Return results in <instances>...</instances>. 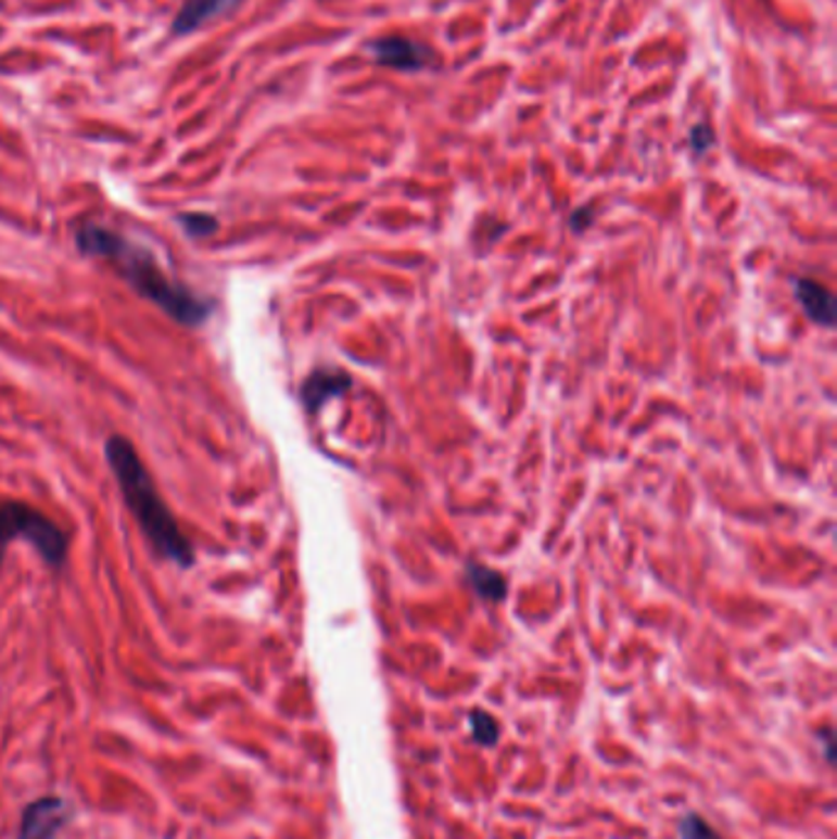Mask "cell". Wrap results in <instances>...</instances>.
<instances>
[{"label": "cell", "mask_w": 837, "mask_h": 839, "mask_svg": "<svg viewBox=\"0 0 837 839\" xmlns=\"http://www.w3.org/2000/svg\"><path fill=\"white\" fill-rule=\"evenodd\" d=\"M79 253L89 258L106 260L140 297L150 300L163 313L182 327H200L214 313V305L173 280L157 258L140 243L106 229L101 224H81L74 233Z\"/></svg>", "instance_id": "cell-1"}, {"label": "cell", "mask_w": 837, "mask_h": 839, "mask_svg": "<svg viewBox=\"0 0 837 839\" xmlns=\"http://www.w3.org/2000/svg\"><path fill=\"white\" fill-rule=\"evenodd\" d=\"M106 459L111 471H114L121 494H124L128 511L134 513L136 523L143 531L145 541L153 545V550L163 560L177 564V568H192L194 548L180 531L163 496H160L153 476L145 469L143 459L138 457L136 447L121 435L109 437Z\"/></svg>", "instance_id": "cell-2"}, {"label": "cell", "mask_w": 837, "mask_h": 839, "mask_svg": "<svg viewBox=\"0 0 837 839\" xmlns=\"http://www.w3.org/2000/svg\"><path fill=\"white\" fill-rule=\"evenodd\" d=\"M15 537H23L40 552V558L50 568H62L69 552V537L58 523H52L45 513L35 511L33 506L21 501L0 504V562Z\"/></svg>", "instance_id": "cell-3"}, {"label": "cell", "mask_w": 837, "mask_h": 839, "mask_svg": "<svg viewBox=\"0 0 837 839\" xmlns=\"http://www.w3.org/2000/svg\"><path fill=\"white\" fill-rule=\"evenodd\" d=\"M69 808L62 798H40L27 805L21 823V839H54L67 825Z\"/></svg>", "instance_id": "cell-4"}, {"label": "cell", "mask_w": 837, "mask_h": 839, "mask_svg": "<svg viewBox=\"0 0 837 839\" xmlns=\"http://www.w3.org/2000/svg\"><path fill=\"white\" fill-rule=\"evenodd\" d=\"M371 52L379 64L403 72H416L428 64L426 47L416 40H406V37H383L371 45Z\"/></svg>", "instance_id": "cell-5"}, {"label": "cell", "mask_w": 837, "mask_h": 839, "mask_svg": "<svg viewBox=\"0 0 837 839\" xmlns=\"http://www.w3.org/2000/svg\"><path fill=\"white\" fill-rule=\"evenodd\" d=\"M243 3V0H187L185 8L175 17L173 30L180 35H190L200 27L214 23L216 17L229 15Z\"/></svg>", "instance_id": "cell-6"}, {"label": "cell", "mask_w": 837, "mask_h": 839, "mask_svg": "<svg viewBox=\"0 0 837 839\" xmlns=\"http://www.w3.org/2000/svg\"><path fill=\"white\" fill-rule=\"evenodd\" d=\"M794 290H796L798 303L803 305L806 315L811 317L813 322L823 327H830L835 322V303H833L830 290L825 285H821V282L815 280L801 278V280H794Z\"/></svg>", "instance_id": "cell-7"}, {"label": "cell", "mask_w": 837, "mask_h": 839, "mask_svg": "<svg viewBox=\"0 0 837 839\" xmlns=\"http://www.w3.org/2000/svg\"><path fill=\"white\" fill-rule=\"evenodd\" d=\"M352 381L350 376L337 373V371H317L309 376L303 385V403L309 412H315L319 405H322L327 398H334V395L344 393L350 389Z\"/></svg>", "instance_id": "cell-8"}, {"label": "cell", "mask_w": 837, "mask_h": 839, "mask_svg": "<svg viewBox=\"0 0 837 839\" xmlns=\"http://www.w3.org/2000/svg\"><path fill=\"white\" fill-rule=\"evenodd\" d=\"M467 572H469V582L474 584V589L482 594L484 599H492V601L504 599L506 582L502 574L489 568H479V564H469Z\"/></svg>", "instance_id": "cell-9"}, {"label": "cell", "mask_w": 837, "mask_h": 839, "mask_svg": "<svg viewBox=\"0 0 837 839\" xmlns=\"http://www.w3.org/2000/svg\"><path fill=\"white\" fill-rule=\"evenodd\" d=\"M472 734L479 743H494L498 739V724L489 712H474L469 716Z\"/></svg>", "instance_id": "cell-10"}, {"label": "cell", "mask_w": 837, "mask_h": 839, "mask_svg": "<svg viewBox=\"0 0 837 839\" xmlns=\"http://www.w3.org/2000/svg\"><path fill=\"white\" fill-rule=\"evenodd\" d=\"M681 839H722L700 815H685L679 825Z\"/></svg>", "instance_id": "cell-11"}, {"label": "cell", "mask_w": 837, "mask_h": 839, "mask_svg": "<svg viewBox=\"0 0 837 839\" xmlns=\"http://www.w3.org/2000/svg\"><path fill=\"white\" fill-rule=\"evenodd\" d=\"M180 224L185 226V231L194 236V239H204V236H210L216 231V219L214 216H206V214H185Z\"/></svg>", "instance_id": "cell-12"}]
</instances>
